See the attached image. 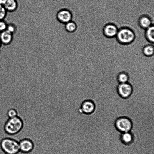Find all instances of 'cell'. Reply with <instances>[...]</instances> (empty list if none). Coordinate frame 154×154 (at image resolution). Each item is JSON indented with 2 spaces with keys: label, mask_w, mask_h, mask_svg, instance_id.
<instances>
[{
  "label": "cell",
  "mask_w": 154,
  "mask_h": 154,
  "mask_svg": "<svg viewBox=\"0 0 154 154\" xmlns=\"http://www.w3.org/2000/svg\"><path fill=\"white\" fill-rule=\"evenodd\" d=\"M136 37L133 30L128 27H123L119 29L116 38L121 44L128 45L134 42Z\"/></svg>",
  "instance_id": "cell-1"
},
{
  "label": "cell",
  "mask_w": 154,
  "mask_h": 154,
  "mask_svg": "<svg viewBox=\"0 0 154 154\" xmlns=\"http://www.w3.org/2000/svg\"><path fill=\"white\" fill-rule=\"evenodd\" d=\"M23 122L18 116L9 118L6 122L4 126L5 132L8 134L13 135L19 132L22 129Z\"/></svg>",
  "instance_id": "cell-2"
},
{
  "label": "cell",
  "mask_w": 154,
  "mask_h": 154,
  "mask_svg": "<svg viewBox=\"0 0 154 154\" xmlns=\"http://www.w3.org/2000/svg\"><path fill=\"white\" fill-rule=\"evenodd\" d=\"M0 146L3 151L6 154H17L20 151L19 142L12 138L3 139Z\"/></svg>",
  "instance_id": "cell-3"
},
{
  "label": "cell",
  "mask_w": 154,
  "mask_h": 154,
  "mask_svg": "<svg viewBox=\"0 0 154 154\" xmlns=\"http://www.w3.org/2000/svg\"><path fill=\"white\" fill-rule=\"evenodd\" d=\"M115 126L116 129L121 133L130 132L133 126L131 119L126 116L118 118L116 121Z\"/></svg>",
  "instance_id": "cell-4"
},
{
  "label": "cell",
  "mask_w": 154,
  "mask_h": 154,
  "mask_svg": "<svg viewBox=\"0 0 154 154\" xmlns=\"http://www.w3.org/2000/svg\"><path fill=\"white\" fill-rule=\"evenodd\" d=\"M73 14L71 10L67 8L60 9L56 14L57 20L60 23L65 24L72 20Z\"/></svg>",
  "instance_id": "cell-5"
},
{
  "label": "cell",
  "mask_w": 154,
  "mask_h": 154,
  "mask_svg": "<svg viewBox=\"0 0 154 154\" xmlns=\"http://www.w3.org/2000/svg\"><path fill=\"white\" fill-rule=\"evenodd\" d=\"M95 105L91 100L87 99L83 101L78 109V112L80 113L89 114L94 110Z\"/></svg>",
  "instance_id": "cell-6"
},
{
  "label": "cell",
  "mask_w": 154,
  "mask_h": 154,
  "mask_svg": "<svg viewBox=\"0 0 154 154\" xmlns=\"http://www.w3.org/2000/svg\"><path fill=\"white\" fill-rule=\"evenodd\" d=\"M117 89L119 94L124 98L129 97L133 91L132 86L128 82L119 83Z\"/></svg>",
  "instance_id": "cell-7"
},
{
  "label": "cell",
  "mask_w": 154,
  "mask_h": 154,
  "mask_svg": "<svg viewBox=\"0 0 154 154\" xmlns=\"http://www.w3.org/2000/svg\"><path fill=\"white\" fill-rule=\"evenodd\" d=\"M118 30L119 28L116 25L109 23L104 26L103 29V32L106 37L112 38L116 37Z\"/></svg>",
  "instance_id": "cell-8"
},
{
  "label": "cell",
  "mask_w": 154,
  "mask_h": 154,
  "mask_svg": "<svg viewBox=\"0 0 154 154\" xmlns=\"http://www.w3.org/2000/svg\"><path fill=\"white\" fill-rule=\"evenodd\" d=\"M154 19L149 15L144 14L141 16L139 18L138 23L139 26L142 29L145 30L154 25Z\"/></svg>",
  "instance_id": "cell-9"
},
{
  "label": "cell",
  "mask_w": 154,
  "mask_h": 154,
  "mask_svg": "<svg viewBox=\"0 0 154 154\" xmlns=\"http://www.w3.org/2000/svg\"><path fill=\"white\" fill-rule=\"evenodd\" d=\"M134 128L133 126L130 132L121 133L120 140L122 143L125 145H129L134 141Z\"/></svg>",
  "instance_id": "cell-10"
},
{
  "label": "cell",
  "mask_w": 154,
  "mask_h": 154,
  "mask_svg": "<svg viewBox=\"0 0 154 154\" xmlns=\"http://www.w3.org/2000/svg\"><path fill=\"white\" fill-rule=\"evenodd\" d=\"M20 151L24 153L31 151L33 148L32 141L28 139H23L19 142Z\"/></svg>",
  "instance_id": "cell-11"
},
{
  "label": "cell",
  "mask_w": 154,
  "mask_h": 154,
  "mask_svg": "<svg viewBox=\"0 0 154 154\" xmlns=\"http://www.w3.org/2000/svg\"><path fill=\"white\" fill-rule=\"evenodd\" d=\"M2 5L7 12H13L17 8L18 3L17 0H2Z\"/></svg>",
  "instance_id": "cell-12"
},
{
  "label": "cell",
  "mask_w": 154,
  "mask_h": 154,
  "mask_svg": "<svg viewBox=\"0 0 154 154\" xmlns=\"http://www.w3.org/2000/svg\"><path fill=\"white\" fill-rule=\"evenodd\" d=\"M13 34L6 30L0 32V41L2 44L7 45L12 42Z\"/></svg>",
  "instance_id": "cell-13"
},
{
  "label": "cell",
  "mask_w": 154,
  "mask_h": 154,
  "mask_svg": "<svg viewBox=\"0 0 154 154\" xmlns=\"http://www.w3.org/2000/svg\"><path fill=\"white\" fill-rule=\"evenodd\" d=\"M144 36L146 40L149 43L154 44V25L145 30Z\"/></svg>",
  "instance_id": "cell-14"
},
{
  "label": "cell",
  "mask_w": 154,
  "mask_h": 154,
  "mask_svg": "<svg viewBox=\"0 0 154 154\" xmlns=\"http://www.w3.org/2000/svg\"><path fill=\"white\" fill-rule=\"evenodd\" d=\"M154 44H149L146 45L143 48L142 52L145 56L150 57L154 56Z\"/></svg>",
  "instance_id": "cell-15"
},
{
  "label": "cell",
  "mask_w": 154,
  "mask_h": 154,
  "mask_svg": "<svg viewBox=\"0 0 154 154\" xmlns=\"http://www.w3.org/2000/svg\"><path fill=\"white\" fill-rule=\"evenodd\" d=\"M65 29L68 32L72 33L75 32L78 28V25L76 22L71 20L65 24Z\"/></svg>",
  "instance_id": "cell-16"
},
{
  "label": "cell",
  "mask_w": 154,
  "mask_h": 154,
  "mask_svg": "<svg viewBox=\"0 0 154 154\" xmlns=\"http://www.w3.org/2000/svg\"><path fill=\"white\" fill-rule=\"evenodd\" d=\"M129 78V73L125 71L120 72L117 76V79L119 83L128 82Z\"/></svg>",
  "instance_id": "cell-17"
},
{
  "label": "cell",
  "mask_w": 154,
  "mask_h": 154,
  "mask_svg": "<svg viewBox=\"0 0 154 154\" xmlns=\"http://www.w3.org/2000/svg\"><path fill=\"white\" fill-rule=\"evenodd\" d=\"M7 116L9 118H13L18 116V112L15 109H11L8 111L7 112Z\"/></svg>",
  "instance_id": "cell-18"
},
{
  "label": "cell",
  "mask_w": 154,
  "mask_h": 154,
  "mask_svg": "<svg viewBox=\"0 0 154 154\" xmlns=\"http://www.w3.org/2000/svg\"><path fill=\"white\" fill-rule=\"evenodd\" d=\"M6 30L12 34H14L16 31L17 27L14 24L10 23L7 24Z\"/></svg>",
  "instance_id": "cell-19"
},
{
  "label": "cell",
  "mask_w": 154,
  "mask_h": 154,
  "mask_svg": "<svg viewBox=\"0 0 154 154\" xmlns=\"http://www.w3.org/2000/svg\"><path fill=\"white\" fill-rule=\"evenodd\" d=\"M7 12L3 6L0 5V20H4L6 16Z\"/></svg>",
  "instance_id": "cell-20"
},
{
  "label": "cell",
  "mask_w": 154,
  "mask_h": 154,
  "mask_svg": "<svg viewBox=\"0 0 154 154\" xmlns=\"http://www.w3.org/2000/svg\"><path fill=\"white\" fill-rule=\"evenodd\" d=\"M7 24L4 20H0V32L6 29Z\"/></svg>",
  "instance_id": "cell-21"
},
{
  "label": "cell",
  "mask_w": 154,
  "mask_h": 154,
  "mask_svg": "<svg viewBox=\"0 0 154 154\" xmlns=\"http://www.w3.org/2000/svg\"><path fill=\"white\" fill-rule=\"evenodd\" d=\"M2 45V44L0 41V48L1 47Z\"/></svg>",
  "instance_id": "cell-22"
}]
</instances>
